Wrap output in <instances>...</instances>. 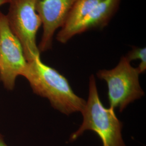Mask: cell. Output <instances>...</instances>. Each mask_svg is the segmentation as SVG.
I'll use <instances>...</instances> for the list:
<instances>
[{
  "label": "cell",
  "instance_id": "1",
  "mask_svg": "<svg viewBox=\"0 0 146 146\" xmlns=\"http://www.w3.org/2000/svg\"><path fill=\"white\" fill-rule=\"evenodd\" d=\"M23 76L34 93L47 98L54 109L63 114L69 115L84 109L86 101L74 93L67 78L42 62L40 57L28 62Z\"/></svg>",
  "mask_w": 146,
  "mask_h": 146
},
{
  "label": "cell",
  "instance_id": "2",
  "mask_svg": "<svg viewBox=\"0 0 146 146\" xmlns=\"http://www.w3.org/2000/svg\"><path fill=\"white\" fill-rule=\"evenodd\" d=\"M81 113L82 123L71 135L70 141L76 140L86 131H92L99 136L103 146H127L122 135L123 124L114 110L107 108L102 104L93 75L89 78L88 99Z\"/></svg>",
  "mask_w": 146,
  "mask_h": 146
},
{
  "label": "cell",
  "instance_id": "3",
  "mask_svg": "<svg viewBox=\"0 0 146 146\" xmlns=\"http://www.w3.org/2000/svg\"><path fill=\"white\" fill-rule=\"evenodd\" d=\"M140 74L137 68L132 67L125 56L121 58L115 68L97 73L98 78L107 84L110 108H119L121 112L128 104L144 96L139 82Z\"/></svg>",
  "mask_w": 146,
  "mask_h": 146
},
{
  "label": "cell",
  "instance_id": "4",
  "mask_svg": "<svg viewBox=\"0 0 146 146\" xmlns=\"http://www.w3.org/2000/svg\"><path fill=\"white\" fill-rule=\"evenodd\" d=\"M35 3L36 0H10L5 15L11 31L21 43L27 62L40 57L36 35L42 22Z\"/></svg>",
  "mask_w": 146,
  "mask_h": 146
},
{
  "label": "cell",
  "instance_id": "5",
  "mask_svg": "<svg viewBox=\"0 0 146 146\" xmlns=\"http://www.w3.org/2000/svg\"><path fill=\"white\" fill-rule=\"evenodd\" d=\"M0 80L5 88L13 90L17 76H23L28 62L21 43L11 31L6 15L0 12Z\"/></svg>",
  "mask_w": 146,
  "mask_h": 146
},
{
  "label": "cell",
  "instance_id": "6",
  "mask_svg": "<svg viewBox=\"0 0 146 146\" xmlns=\"http://www.w3.org/2000/svg\"><path fill=\"white\" fill-rule=\"evenodd\" d=\"M77 0H36L35 8L42 22L43 33L38 46L40 52L52 48L53 37L64 25Z\"/></svg>",
  "mask_w": 146,
  "mask_h": 146
},
{
  "label": "cell",
  "instance_id": "7",
  "mask_svg": "<svg viewBox=\"0 0 146 146\" xmlns=\"http://www.w3.org/2000/svg\"><path fill=\"white\" fill-rule=\"evenodd\" d=\"M121 0H102L73 30L71 38L94 29H102L108 25L118 10Z\"/></svg>",
  "mask_w": 146,
  "mask_h": 146
},
{
  "label": "cell",
  "instance_id": "8",
  "mask_svg": "<svg viewBox=\"0 0 146 146\" xmlns=\"http://www.w3.org/2000/svg\"><path fill=\"white\" fill-rule=\"evenodd\" d=\"M102 0H77L70 11L68 17L56 35L61 43H66L71 38L73 30L88 15Z\"/></svg>",
  "mask_w": 146,
  "mask_h": 146
},
{
  "label": "cell",
  "instance_id": "9",
  "mask_svg": "<svg viewBox=\"0 0 146 146\" xmlns=\"http://www.w3.org/2000/svg\"><path fill=\"white\" fill-rule=\"evenodd\" d=\"M125 58L130 62L135 60H140L141 62L137 68L140 74L145 72L146 69V48H134L132 50L127 54Z\"/></svg>",
  "mask_w": 146,
  "mask_h": 146
},
{
  "label": "cell",
  "instance_id": "10",
  "mask_svg": "<svg viewBox=\"0 0 146 146\" xmlns=\"http://www.w3.org/2000/svg\"><path fill=\"white\" fill-rule=\"evenodd\" d=\"M0 146H8L5 143L2 135L0 134Z\"/></svg>",
  "mask_w": 146,
  "mask_h": 146
},
{
  "label": "cell",
  "instance_id": "11",
  "mask_svg": "<svg viewBox=\"0 0 146 146\" xmlns=\"http://www.w3.org/2000/svg\"><path fill=\"white\" fill-rule=\"evenodd\" d=\"M10 0H0V5H3L5 3H8Z\"/></svg>",
  "mask_w": 146,
  "mask_h": 146
},
{
  "label": "cell",
  "instance_id": "12",
  "mask_svg": "<svg viewBox=\"0 0 146 146\" xmlns=\"http://www.w3.org/2000/svg\"><path fill=\"white\" fill-rule=\"evenodd\" d=\"M0 47H1V35H0Z\"/></svg>",
  "mask_w": 146,
  "mask_h": 146
}]
</instances>
